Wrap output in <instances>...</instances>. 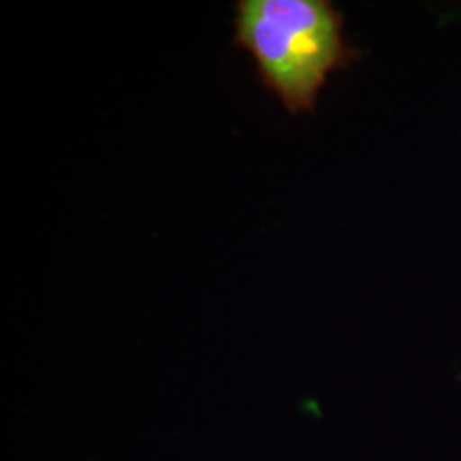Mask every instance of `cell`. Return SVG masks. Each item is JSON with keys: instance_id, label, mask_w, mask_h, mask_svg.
I'll use <instances>...</instances> for the list:
<instances>
[{"instance_id": "cell-1", "label": "cell", "mask_w": 461, "mask_h": 461, "mask_svg": "<svg viewBox=\"0 0 461 461\" xmlns=\"http://www.w3.org/2000/svg\"><path fill=\"white\" fill-rule=\"evenodd\" d=\"M234 45L248 51L260 81L291 113H313L330 74L354 51L344 17L327 0H240Z\"/></svg>"}]
</instances>
